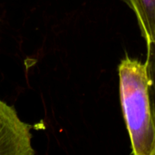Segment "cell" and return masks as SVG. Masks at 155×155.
<instances>
[{"instance_id": "obj_3", "label": "cell", "mask_w": 155, "mask_h": 155, "mask_svg": "<svg viewBox=\"0 0 155 155\" xmlns=\"http://www.w3.org/2000/svg\"><path fill=\"white\" fill-rule=\"evenodd\" d=\"M134 13L146 45H155V0H123Z\"/></svg>"}, {"instance_id": "obj_2", "label": "cell", "mask_w": 155, "mask_h": 155, "mask_svg": "<svg viewBox=\"0 0 155 155\" xmlns=\"http://www.w3.org/2000/svg\"><path fill=\"white\" fill-rule=\"evenodd\" d=\"M30 125L22 122L14 107L0 100V155H33Z\"/></svg>"}, {"instance_id": "obj_1", "label": "cell", "mask_w": 155, "mask_h": 155, "mask_svg": "<svg viewBox=\"0 0 155 155\" xmlns=\"http://www.w3.org/2000/svg\"><path fill=\"white\" fill-rule=\"evenodd\" d=\"M118 75L120 101L132 154L155 155V119L147 64L126 54L118 65Z\"/></svg>"}, {"instance_id": "obj_4", "label": "cell", "mask_w": 155, "mask_h": 155, "mask_svg": "<svg viewBox=\"0 0 155 155\" xmlns=\"http://www.w3.org/2000/svg\"><path fill=\"white\" fill-rule=\"evenodd\" d=\"M148 74L150 76V96L152 103L153 114L155 119V45L147 46V59H146Z\"/></svg>"}]
</instances>
